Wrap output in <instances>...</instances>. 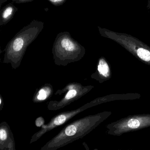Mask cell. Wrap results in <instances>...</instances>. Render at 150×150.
Instances as JSON below:
<instances>
[{
	"label": "cell",
	"mask_w": 150,
	"mask_h": 150,
	"mask_svg": "<svg viewBox=\"0 0 150 150\" xmlns=\"http://www.w3.org/2000/svg\"><path fill=\"white\" fill-rule=\"evenodd\" d=\"M44 26L42 22L33 20L21 30L6 46L3 63L10 64L14 69L19 67L27 48L39 36Z\"/></svg>",
	"instance_id": "obj_1"
},
{
	"label": "cell",
	"mask_w": 150,
	"mask_h": 150,
	"mask_svg": "<svg viewBox=\"0 0 150 150\" xmlns=\"http://www.w3.org/2000/svg\"><path fill=\"white\" fill-rule=\"evenodd\" d=\"M15 142L12 130L8 124L2 122L0 124V149L15 150Z\"/></svg>",
	"instance_id": "obj_6"
},
{
	"label": "cell",
	"mask_w": 150,
	"mask_h": 150,
	"mask_svg": "<svg viewBox=\"0 0 150 150\" xmlns=\"http://www.w3.org/2000/svg\"><path fill=\"white\" fill-rule=\"evenodd\" d=\"M55 64L66 66L68 64L78 62L85 56V47L74 40L67 31L57 35L52 49Z\"/></svg>",
	"instance_id": "obj_2"
},
{
	"label": "cell",
	"mask_w": 150,
	"mask_h": 150,
	"mask_svg": "<svg viewBox=\"0 0 150 150\" xmlns=\"http://www.w3.org/2000/svg\"><path fill=\"white\" fill-rule=\"evenodd\" d=\"M48 1L52 4L56 6H62L64 5L67 1V0H48Z\"/></svg>",
	"instance_id": "obj_11"
},
{
	"label": "cell",
	"mask_w": 150,
	"mask_h": 150,
	"mask_svg": "<svg viewBox=\"0 0 150 150\" xmlns=\"http://www.w3.org/2000/svg\"><path fill=\"white\" fill-rule=\"evenodd\" d=\"M8 1V0H0V6H1L3 3L6 2V1Z\"/></svg>",
	"instance_id": "obj_15"
},
{
	"label": "cell",
	"mask_w": 150,
	"mask_h": 150,
	"mask_svg": "<svg viewBox=\"0 0 150 150\" xmlns=\"http://www.w3.org/2000/svg\"><path fill=\"white\" fill-rule=\"evenodd\" d=\"M108 66L104 59L101 58L99 60L98 70L100 74L106 76L108 71Z\"/></svg>",
	"instance_id": "obj_9"
},
{
	"label": "cell",
	"mask_w": 150,
	"mask_h": 150,
	"mask_svg": "<svg viewBox=\"0 0 150 150\" xmlns=\"http://www.w3.org/2000/svg\"><path fill=\"white\" fill-rule=\"evenodd\" d=\"M34 1L35 0H12V2L16 4H21L31 2Z\"/></svg>",
	"instance_id": "obj_13"
},
{
	"label": "cell",
	"mask_w": 150,
	"mask_h": 150,
	"mask_svg": "<svg viewBox=\"0 0 150 150\" xmlns=\"http://www.w3.org/2000/svg\"><path fill=\"white\" fill-rule=\"evenodd\" d=\"M45 120L43 117H39L37 118L35 122L36 126L38 127H42L43 125H45Z\"/></svg>",
	"instance_id": "obj_12"
},
{
	"label": "cell",
	"mask_w": 150,
	"mask_h": 150,
	"mask_svg": "<svg viewBox=\"0 0 150 150\" xmlns=\"http://www.w3.org/2000/svg\"><path fill=\"white\" fill-rule=\"evenodd\" d=\"M0 106H1V110H2L3 108V106H4V101L2 99V96H0Z\"/></svg>",
	"instance_id": "obj_14"
},
{
	"label": "cell",
	"mask_w": 150,
	"mask_h": 150,
	"mask_svg": "<svg viewBox=\"0 0 150 150\" xmlns=\"http://www.w3.org/2000/svg\"><path fill=\"white\" fill-rule=\"evenodd\" d=\"M53 87L51 84L46 83L36 91L34 95L33 101L41 102L49 99L53 94Z\"/></svg>",
	"instance_id": "obj_8"
},
{
	"label": "cell",
	"mask_w": 150,
	"mask_h": 150,
	"mask_svg": "<svg viewBox=\"0 0 150 150\" xmlns=\"http://www.w3.org/2000/svg\"><path fill=\"white\" fill-rule=\"evenodd\" d=\"M146 8L147 9L150 11V0H148V2H147V6H146Z\"/></svg>",
	"instance_id": "obj_16"
},
{
	"label": "cell",
	"mask_w": 150,
	"mask_h": 150,
	"mask_svg": "<svg viewBox=\"0 0 150 150\" xmlns=\"http://www.w3.org/2000/svg\"><path fill=\"white\" fill-rule=\"evenodd\" d=\"M18 8L13 3L6 5L0 12V26H2L8 23L14 16Z\"/></svg>",
	"instance_id": "obj_7"
},
{
	"label": "cell",
	"mask_w": 150,
	"mask_h": 150,
	"mask_svg": "<svg viewBox=\"0 0 150 150\" xmlns=\"http://www.w3.org/2000/svg\"><path fill=\"white\" fill-rule=\"evenodd\" d=\"M88 91V86H84L79 83H70L56 93V95H61L66 92L64 96L59 100L49 102L47 108L49 110L53 111L61 109L82 97Z\"/></svg>",
	"instance_id": "obj_4"
},
{
	"label": "cell",
	"mask_w": 150,
	"mask_h": 150,
	"mask_svg": "<svg viewBox=\"0 0 150 150\" xmlns=\"http://www.w3.org/2000/svg\"><path fill=\"white\" fill-rule=\"evenodd\" d=\"M90 105V103L85 104L77 109L62 112L52 117L48 123L43 125L42 127V129L39 131L36 132L32 136L30 139V144H32L37 141L41 137H42L45 134L48 132L68 122L74 117L77 115L81 112H83L84 110L88 108Z\"/></svg>",
	"instance_id": "obj_5"
},
{
	"label": "cell",
	"mask_w": 150,
	"mask_h": 150,
	"mask_svg": "<svg viewBox=\"0 0 150 150\" xmlns=\"http://www.w3.org/2000/svg\"><path fill=\"white\" fill-rule=\"evenodd\" d=\"M128 126L131 129H137L139 127V121L136 119H130L128 122Z\"/></svg>",
	"instance_id": "obj_10"
},
{
	"label": "cell",
	"mask_w": 150,
	"mask_h": 150,
	"mask_svg": "<svg viewBox=\"0 0 150 150\" xmlns=\"http://www.w3.org/2000/svg\"><path fill=\"white\" fill-rule=\"evenodd\" d=\"M86 117L70 123L46 143L41 150H57L85 137L91 129L92 119Z\"/></svg>",
	"instance_id": "obj_3"
}]
</instances>
